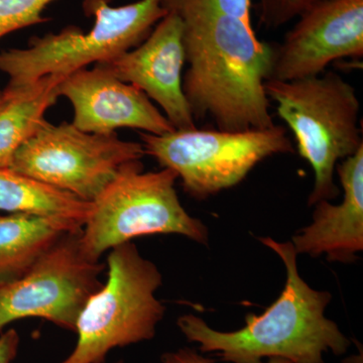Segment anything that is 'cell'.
I'll use <instances>...</instances> for the list:
<instances>
[{
	"label": "cell",
	"instance_id": "2e32d148",
	"mask_svg": "<svg viewBox=\"0 0 363 363\" xmlns=\"http://www.w3.org/2000/svg\"><path fill=\"white\" fill-rule=\"evenodd\" d=\"M91 210V202L13 169H0V211L61 217L85 224Z\"/></svg>",
	"mask_w": 363,
	"mask_h": 363
},
{
	"label": "cell",
	"instance_id": "7402d4cb",
	"mask_svg": "<svg viewBox=\"0 0 363 363\" xmlns=\"http://www.w3.org/2000/svg\"><path fill=\"white\" fill-rule=\"evenodd\" d=\"M343 363H362V355H355L346 359Z\"/></svg>",
	"mask_w": 363,
	"mask_h": 363
},
{
	"label": "cell",
	"instance_id": "5b68a950",
	"mask_svg": "<svg viewBox=\"0 0 363 363\" xmlns=\"http://www.w3.org/2000/svg\"><path fill=\"white\" fill-rule=\"evenodd\" d=\"M108 277L79 315L75 347L61 363H104L111 350L152 340L166 307L156 292L162 277L131 241L111 248Z\"/></svg>",
	"mask_w": 363,
	"mask_h": 363
},
{
	"label": "cell",
	"instance_id": "52a82bcc",
	"mask_svg": "<svg viewBox=\"0 0 363 363\" xmlns=\"http://www.w3.org/2000/svg\"><path fill=\"white\" fill-rule=\"evenodd\" d=\"M140 135L145 155L175 172L185 192L199 200L238 185L267 157L295 152L285 128L276 124L264 130L195 128Z\"/></svg>",
	"mask_w": 363,
	"mask_h": 363
},
{
	"label": "cell",
	"instance_id": "3957f363",
	"mask_svg": "<svg viewBox=\"0 0 363 363\" xmlns=\"http://www.w3.org/2000/svg\"><path fill=\"white\" fill-rule=\"evenodd\" d=\"M264 91L277 104L279 116L293 131L298 154L314 169L310 206L335 199L340 193L334 182L338 162L363 147L360 104L354 87L329 71L322 77L269 79Z\"/></svg>",
	"mask_w": 363,
	"mask_h": 363
},
{
	"label": "cell",
	"instance_id": "6da1fadb",
	"mask_svg": "<svg viewBox=\"0 0 363 363\" xmlns=\"http://www.w3.org/2000/svg\"><path fill=\"white\" fill-rule=\"evenodd\" d=\"M183 21L189 68L183 91L196 119L219 130H264L274 125L264 82L274 47L257 39L252 23L189 6H166Z\"/></svg>",
	"mask_w": 363,
	"mask_h": 363
},
{
	"label": "cell",
	"instance_id": "8992f818",
	"mask_svg": "<svg viewBox=\"0 0 363 363\" xmlns=\"http://www.w3.org/2000/svg\"><path fill=\"white\" fill-rule=\"evenodd\" d=\"M178 176L172 169L143 172L140 161L124 166L92 203L83 226L82 252L99 262L107 250L133 238L178 234L207 245V226L182 206L175 189Z\"/></svg>",
	"mask_w": 363,
	"mask_h": 363
},
{
	"label": "cell",
	"instance_id": "ac0fdd59",
	"mask_svg": "<svg viewBox=\"0 0 363 363\" xmlns=\"http://www.w3.org/2000/svg\"><path fill=\"white\" fill-rule=\"evenodd\" d=\"M326 1L329 0H259L260 21L267 28H278Z\"/></svg>",
	"mask_w": 363,
	"mask_h": 363
},
{
	"label": "cell",
	"instance_id": "4fadbf2b",
	"mask_svg": "<svg viewBox=\"0 0 363 363\" xmlns=\"http://www.w3.org/2000/svg\"><path fill=\"white\" fill-rule=\"evenodd\" d=\"M343 188L340 204L319 201L313 222L293 236L297 255H325L330 262H351L363 250V147L336 167Z\"/></svg>",
	"mask_w": 363,
	"mask_h": 363
},
{
	"label": "cell",
	"instance_id": "d6986e66",
	"mask_svg": "<svg viewBox=\"0 0 363 363\" xmlns=\"http://www.w3.org/2000/svg\"><path fill=\"white\" fill-rule=\"evenodd\" d=\"M164 6H189L209 9L216 13L240 18L247 23L250 21L252 0H164Z\"/></svg>",
	"mask_w": 363,
	"mask_h": 363
},
{
	"label": "cell",
	"instance_id": "9a60e30c",
	"mask_svg": "<svg viewBox=\"0 0 363 363\" xmlns=\"http://www.w3.org/2000/svg\"><path fill=\"white\" fill-rule=\"evenodd\" d=\"M67 75L54 74L16 90L4 89L0 106V169L11 168L16 152L47 119Z\"/></svg>",
	"mask_w": 363,
	"mask_h": 363
},
{
	"label": "cell",
	"instance_id": "7a4b0ae2",
	"mask_svg": "<svg viewBox=\"0 0 363 363\" xmlns=\"http://www.w3.org/2000/svg\"><path fill=\"white\" fill-rule=\"evenodd\" d=\"M283 260L286 284L276 302L260 315L248 314L240 330L221 332L211 328L193 314L177 321L190 342L200 345L203 353H215L231 363H264V358H281L290 363H324V353H346L350 340L338 325L325 317L331 294L316 291L301 278L297 252L292 242L259 238Z\"/></svg>",
	"mask_w": 363,
	"mask_h": 363
},
{
	"label": "cell",
	"instance_id": "277c9868",
	"mask_svg": "<svg viewBox=\"0 0 363 363\" xmlns=\"http://www.w3.org/2000/svg\"><path fill=\"white\" fill-rule=\"evenodd\" d=\"M83 9L94 18L87 32L69 26L57 33L33 37L25 49L0 52V72L9 77L4 89L106 63L138 47L168 13L164 0H138L121 6H112L111 0H84Z\"/></svg>",
	"mask_w": 363,
	"mask_h": 363
},
{
	"label": "cell",
	"instance_id": "44dd1931",
	"mask_svg": "<svg viewBox=\"0 0 363 363\" xmlns=\"http://www.w3.org/2000/svg\"><path fill=\"white\" fill-rule=\"evenodd\" d=\"M21 338L16 329L0 334V363H11L18 355Z\"/></svg>",
	"mask_w": 363,
	"mask_h": 363
},
{
	"label": "cell",
	"instance_id": "ffe728a7",
	"mask_svg": "<svg viewBox=\"0 0 363 363\" xmlns=\"http://www.w3.org/2000/svg\"><path fill=\"white\" fill-rule=\"evenodd\" d=\"M162 363H214L211 358L203 357L198 351L184 347L175 351L164 353L161 357ZM266 363H290L281 358L267 359Z\"/></svg>",
	"mask_w": 363,
	"mask_h": 363
},
{
	"label": "cell",
	"instance_id": "8fae6325",
	"mask_svg": "<svg viewBox=\"0 0 363 363\" xmlns=\"http://www.w3.org/2000/svg\"><path fill=\"white\" fill-rule=\"evenodd\" d=\"M185 63L183 21L168 11L138 47L100 65L156 101L175 130H191L196 124L183 91Z\"/></svg>",
	"mask_w": 363,
	"mask_h": 363
},
{
	"label": "cell",
	"instance_id": "30bf717a",
	"mask_svg": "<svg viewBox=\"0 0 363 363\" xmlns=\"http://www.w3.org/2000/svg\"><path fill=\"white\" fill-rule=\"evenodd\" d=\"M362 56L363 0H329L301 14L274 47L269 79L315 77L335 60Z\"/></svg>",
	"mask_w": 363,
	"mask_h": 363
},
{
	"label": "cell",
	"instance_id": "5bb4252c",
	"mask_svg": "<svg viewBox=\"0 0 363 363\" xmlns=\"http://www.w3.org/2000/svg\"><path fill=\"white\" fill-rule=\"evenodd\" d=\"M84 224L61 217L0 215V281L18 278L66 234Z\"/></svg>",
	"mask_w": 363,
	"mask_h": 363
},
{
	"label": "cell",
	"instance_id": "7c38bea8",
	"mask_svg": "<svg viewBox=\"0 0 363 363\" xmlns=\"http://www.w3.org/2000/svg\"><path fill=\"white\" fill-rule=\"evenodd\" d=\"M59 96L73 107L72 123L79 130L111 135L121 128L162 135L175 130L171 123L135 86L119 80L100 64L69 74L59 85Z\"/></svg>",
	"mask_w": 363,
	"mask_h": 363
},
{
	"label": "cell",
	"instance_id": "ba28073f",
	"mask_svg": "<svg viewBox=\"0 0 363 363\" xmlns=\"http://www.w3.org/2000/svg\"><path fill=\"white\" fill-rule=\"evenodd\" d=\"M145 156L142 143L116 133H86L72 123L45 121L16 152L11 169L93 202L124 166Z\"/></svg>",
	"mask_w": 363,
	"mask_h": 363
},
{
	"label": "cell",
	"instance_id": "cb8c5ba5",
	"mask_svg": "<svg viewBox=\"0 0 363 363\" xmlns=\"http://www.w3.org/2000/svg\"><path fill=\"white\" fill-rule=\"evenodd\" d=\"M116 363H123V362H116Z\"/></svg>",
	"mask_w": 363,
	"mask_h": 363
},
{
	"label": "cell",
	"instance_id": "9c48e42d",
	"mask_svg": "<svg viewBox=\"0 0 363 363\" xmlns=\"http://www.w3.org/2000/svg\"><path fill=\"white\" fill-rule=\"evenodd\" d=\"M81 233L66 234L20 277L0 281V331L18 320L40 318L75 332L88 298L104 286L105 269L86 257Z\"/></svg>",
	"mask_w": 363,
	"mask_h": 363
},
{
	"label": "cell",
	"instance_id": "603a6c76",
	"mask_svg": "<svg viewBox=\"0 0 363 363\" xmlns=\"http://www.w3.org/2000/svg\"><path fill=\"white\" fill-rule=\"evenodd\" d=\"M4 90H0V106H1L2 104H4Z\"/></svg>",
	"mask_w": 363,
	"mask_h": 363
},
{
	"label": "cell",
	"instance_id": "e0dca14e",
	"mask_svg": "<svg viewBox=\"0 0 363 363\" xmlns=\"http://www.w3.org/2000/svg\"><path fill=\"white\" fill-rule=\"evenodd\" d=\"M56 0H0V40L28 26L47 23L44 11Z\"/></svg>",
	"mask_w": 363,
	"mask_h": 363
}]
</instances>
